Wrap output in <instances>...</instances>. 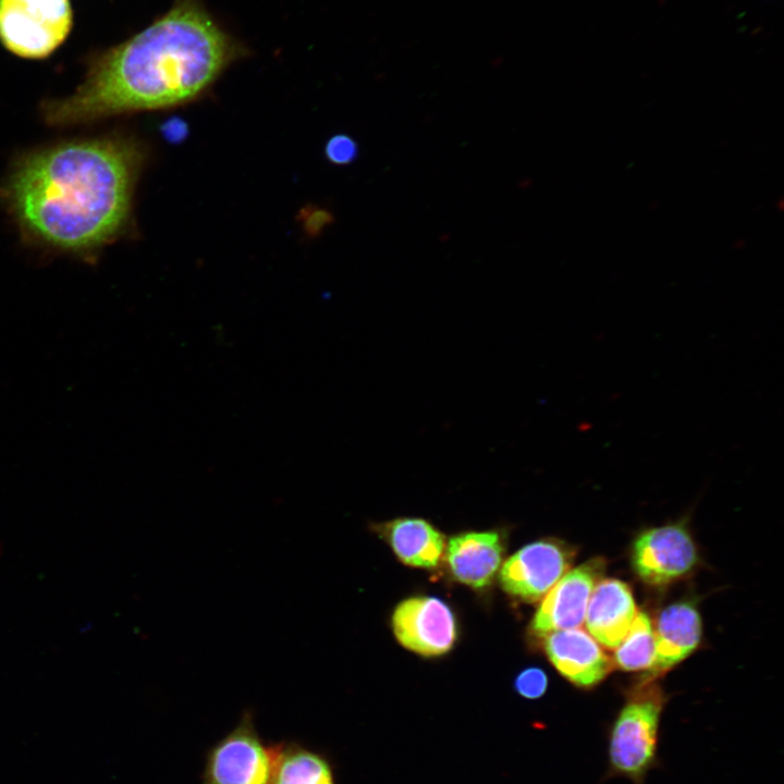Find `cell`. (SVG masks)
<instances>
[{
	"instance_id": "cell-1",
	"label": "cell",
	"mask_w": 784,
	"mask_h": 784,
	"mask_svg": "<svg viewBox=\"0 0 784 784\" xmlns=\"http://www.w3.org/2000/svg\"><path fill=\"white\" fill-rule=\"evenodd\" d=\"M243 52L201 0H174L145 29L94 54L76 90L44 106L46 121L65 126L183 105Z\"/></svg>"
},
{
	"instance_id": "cell-2",
	"label": "cell",
	"mask_w": 784,
	"mask_h": 784,
	"mask_svg": "<svg viewBox=\"0 0 784 784\" xmlns=\"http://www.w3.org/2000/svg\"><path fill=\"white\" fill-rule=\"evenodd\" d=\"M128 139L63 142L23 158L7 183L9 208L26 235L71 253L93 252L125 226L142 163Z\"/></svg>"
},
{
	"instance_id": "cell-3",
	"label": "cell",
	"mask_w": 784,
	"mask_h": 784,
	"mask_svg": "<svg viewBox=\"0 0 784 784\" xmlns=\"http://www.w3.org/2000/svg\"><path fill=\"white\" fill-rule=\"evenodd\" d=\"M666 697L650 683L628 696L607 732V770L603 781L620 777L645 784L660 765V722Z\"/></svg>"
},
{
	"instance_id": "cell-4",
	"label": "cell",
	"mask_w": 784,
	"mask_h": 784,
	"mask_svg": "<svg viewBox=\"0 0 784 784\" xmlns=\"http://www.w3.org/2000/svg\"><path fill=\"white\" fill-rule=\"evenodd\" d=\"M71 27L69 0H0V41L19 57H48Z\"/></svg>"
},
{
	"instance_id": "cell-5",
	"label": "cell",
	"mask_w": 784,
	"mask_h": 784,
	"mask_svg": "<svg viewBox=\"0 0 784 784\" xmlns=\"http://www.w3.org/2000/svg\"><path fill=\"white\" fill-rule=\"evenodd\" d=\"M280 750L259 736L245 711L237 725L208 751L201 784H271Z\"/></svg>"
},
{
	"instance_id": "cell-6",
	"label": "cell",
	"mask_w": 784,
	"mask_h": 784,
	"mask_svg": "<svg viewBox=\"0 0 784 784\" xmlns=\"http://www.w3.org/2000/svg\"><path fill=\"white\" fill-rule=\"evenodd\" d=\"M698 551L684 523L644 530L634 541L632 564L638 577L663 586L687 576L696 567Z\"/></svg>"
},
{
	"instance_id": "cell-7",
	"label": "cell",
	"mask_w": 784,
	"mask_h": 784,
	"mask_svg": "<svg viewBox=\"0 0 784 784\" xmlns=\"http://www.w3.org/2000/svg\"><path fill=\"white\" fill-rule=\"evenodd\" d=\"M574 556V548L560 540L531 542L505 561L500 571L501 586L516 598L537 601L568 571Z\"/></svg>"
},
{
	"instance_id": "cell-8",
	"label": "cell",
	"mask_w": 784,
	"mask_h": 784,
	"mask_svg": "<svg viewBox=\"0 0 784 784\" xmlns=\"http://www.w3.org/2000/svg\"><path fill=\"white\" fill-rule=\"evenodd\" d=\"M392 628L403 647L426 657L450 651L456 639L454 614L436 597L419 596L401 601L392 614Z\"/></svg>"
},
{
	"instance_id": "cell-9",
	"label": "cell",
	"mask_w": 784,
	"mask_h": 784,
	"mask_svg": "<svg viewBox=\"0 0 784 784\" xmlns=\"http://www.w3.org/2000/svg\"><path fill=\"white\" fill-rule=\"evenodd\" d=\"M604 569V560L593 558L567 571L543 597L530 624L532 634L544 637L581 626L591 592Z\"/></svg>"
},
{
	"instance_id": "cell-10",
	"label": "cell",
	"mask_w": 784,
	"mask_h": 784,
	"mask_svg": "<svg viewBox=\"0 0 784 784\" xmlns=\"http://www.w3.org/2000/svg\"><path fill=\"white\" fill-rule=\"evenodd\" d=\"M544 650L554 667L579 688L595 687L611 669V660L595 638L578 628L548 634Z\"/></svg>"
},
{
	"instance_id": "cell-11",
	"label": "cell",
	"mask_w": 784,
	"mask_h": 784,
	"mask_svg": "<svg viewBox=\"0 0 784 784\" xmlns=\"http://www.w3.org/2000/svg\"><path fill=\"white\" fill-rule=\"evenodd\" d=\"M702 636L701 617L691 601H679L664 608L656 624V657L648 675L640 684L682 662L699 646Z\"/></svg>"
},
{
	"instance_id": "cell-12",
	"label": "cell",
	"mask_w": 784,
	"mask_h": 784,
	"mask_svg": "<svg viewBox=\"0 0 784 784\" xmlns=\"http://www.w3.org/2000/svg\"><path fill=\"white\" fill-rule=\"evenodd\" d=\"M637 615L629 586L615 578L599 580L589 598L586 628L608 649H615L628 633Z\"/></svg>"
},
{
	"instance_id": "cell-13",
	"label": "cell",
	"mask_w": 784,
	"mask_h": 784,
	"mask_svg": "<svg viewBox=\"0 0 784 784\" xmlns=\"http://www.w3.org/2000/svg\"><path fill=\"white\" fill-rule=\"evenodd\" d=\"M503 544L495 531H469L452 537L445 558L453 577L479 589L489 585L499 569Z\"/></svg>"
},
{
	"instance_id": "cell-14",
	"label": "cell",
	"mask_w": 784,
	"mask_h": 784,
	"mask_svg": "<svg viewBox=\"0 0 784 784\" xmlns=\"http://www.w3.org/2000/svg\"><path fill=\"white\" fill-rule=\"evenodd\" d=\"M381 531L395 555L406 565L434 567L443 554V535L425 519L397 518L382 525Z\"/></svg>"
},
{
	"instance_id": "cell-15",
	"label": "cell",
	"mask_w": 784,
	"mask_h": 784,
	"mask_svg": "<svg viewBox=\"0 0 784 784\" xmlns=\"http://www.w3.org/2000/svg\"><path fill=\"white\" fill-rule=\"evenodd\" d=\"M271 784H335L329 761L295 743L280 744Z\"/></svg>"
},
{
	"instance_id": "cell-16",
	"label": "cell",
	"mask_w": 784,
	"mask_h": 784,
	"mask_svg": "<svg viewBox=\"0 0 784 784\" xmlns=\"http://www.w3.org/2000/svg\"><path fill=\"white\" fill-rule=\"evenodd\" d=\"M615 649L614 662L624 671H642L652 666L656 639L647 613H637L628 633Z\"/></svg>"
},
{
	"instance_id": "cell-17",
	"label": "cell",
	"mask_w": 784,
	"mask_h": 784,
	"mask_svg": "<svg viewBox=\"0 0 784 784\" xmlns=\"http://www.w3.org/2000/svg\"><path fill=\"white\" fill-rule=\"evenodd\" d=\"M514 687L522 697L538 699L547 691L548 676L539 667H528L516 676Z\"/></svg>"
},
{
	"instance_id": "cell-18",
	"label": "cell",
	"mask_w": 784,
	"mask_h": 784,
	"mask_svg": "<svg viewBox=\"0 0 784 784\" xmlns=\"http://www.w3.org/2000/svg\"><path fill=\"white\" fill-rule=\"evenodd\" d=\"M358 155V145L354 138L346 134L331 137L326 145V156L330 162L338 166L352 163Z\"/></svg>"
},
{
	"instance_id": "cell-19",
	"label": "cell",
	"mask_w": 784,
	"mask_h": 784,
	"mask_svg": "<svg viewBox=\"0 0 784 784\" xmlns=\"http://www.w3.org/2000/svg\"><path fill=\"white\" fill-rule=\"evenodd\" d=\"M767 1V0H765Z\"/></svg>"
}]
</instances>
